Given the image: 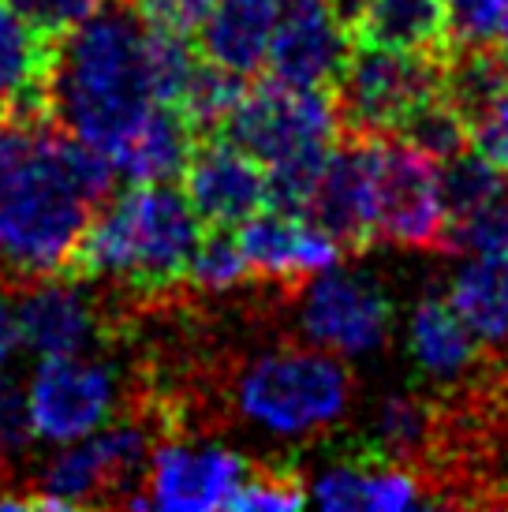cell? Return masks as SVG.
Instances as JSON below:
<instances>
[{"mask_svg":"<svg viewBox=\"0 0 508 512\" xmlns=\"http://www.w3.org/2000/svg\"><path fill=\"white\" fill-rule=\"evenodd\" d=\"M494 49H497V53H501V60H505V64H508V30H505V34H501V42H497Z\"/></svg>","mask_w":508,"mask_h":512,"instance_id":"cell-35","label":"cell"},{"mask_svg":"<svg viewBox=\"0 0 508 512\" xmlns=\"http://www.w3.org/2000/svg\"><path fill=\"white\" fill-rule=\"evenodd\" d=\"M251 460L217 441H187L169 434L154 445L142 498L146 509L210 512L232 509V498L247 483Z\"/></svg>","mask_w":508,"mask_h":512,"instance_id":"cell-11","label":"cell"},{"mask_svg":"<svg viewBox=\"0 0 508 512\" xmlns=\"http://www.w3.org/2000/svg\"><path fill=\"white\" fill-rule=\"evenodd\" d=\"M202 232V217L172 180L131 184L94 214L64 277L109 288L139 314L187 285V266Z\"/></svg>","mask_w":508,"mask_h":512,"instance_id":"cell-3","label":"cell"},{"mask_svg":"<svg viewBox=\"0 0 508 512\" xmlns=\"http://www.w3.org/2000/svg\"><path fill=\"white\" fill-rule=\"evenodd\" d=\"M355 42L445 57L449 0H363L355 15Z\"/></svg>","mask_w":508,"mask_h":512,"instance_id":"cell-21","label":"cell"},{"mask_svg":"<svg viewBox=\"0 0 508 512\" xmlns=\"http://www.w3.org/2000/svg\"><path fill=\"white\" fill-rule=\"evenodd\" d=\"M344 356L314 344L269 348L247 359L228 382V400L243 423L277 438H311L344 419L352 404Z\"/></svg>","mask_w":508,"mask_h":512,"instance_id":"cell-4","label":"cell"},{"mask_svg":"<svg viewBox=\"0 0 508 512\" xmlns=\"http://www.w3.org/2000/svg\"><path fill=\"white\" fill-rule=\"evenodd\" d=\"M441 191H445V206H449L452 221V217H464L486 202L508 195V176L467 146L456 157L441 161Z\"/></svg>","mask_w":508,"mask_h":512,"instance_id":"cell-25","label":"cell"},{"mask_svg":"<svg viewBox=\"0 0 508 512\" xmlns=\"http://www.w3.org/2000/svg\"><path fill=\"white\" fill-rule=\"evenodd\" d=\"M378 236L426 251L445 247L449 236V206L441 191V165L404 139H378Z\"/></svg>","mask_w":508,"mask_h":512,"instance_id":"cell-9","label":"cell"},{"mask_svg":"<svg viewBox=\"0 0 508 512\" xmlns=\"http://www.w3.org/2000/svg\"><path fill=\"white\" fill-rule=\"evenodd\" d=\"M23 344V329H19V311L12 307L8 292H0V370L12 363L15 348Z\"/></svg>","mask_w":508,"mask_h":512,"instance_id":"cell-33","label":"cell"},{"mask_svg":"<svg viewBox=\"0 0 508 512\" xmlns=\"http://www.w3.org/2000/svg\"><path fill=\"white\" fill-rule=\"evenodd\" d=\"M240 243L251 262V277L281 285H307L311 277L333 270L344 255V247L307 214H284L269 206L243 221Z\"/></svg>","mask_w":508,"mask_h":512,"instance_id":"cell-16","label":"cell"},{"mask_svg":"<svg viewBox=\"0 0 508 512\" xmlns=\"http://www.w3.org/2000/svg\"><path fill=\"white\" fill-rule=\"evenodd\" d=\"M27 397L34 434L57 445L94 434L127 404L120 374L105 359L83 356H42Z\"/></svg>","mask_w":508,"mask_h":512,"instance_id":"cell-8","label":"cell"},{"mask_svg":"<svg viewBox=\"0 0 508 512\" xmlns=\"http://www.w3.org/2000/svg\"><path fill=\"white\" fill-rule=\"evenodd\" d=\"M34 415L23 382L12 374H0V468L12 471V464L34 445Z\"/></svg>","mask_w":508,"mask_h":512,"instance_id":"cell-29","label":"cell"},{"mask_svg":"<svg viewBox=\"0 0 508 512\" xmlns=\"http://www.w3.org/2000/svg\"><path fill=\"white\" fill-rule=\"evenodd\" d=\"M329 4H333V8L355 27V15H359V4H363V0H329Z\"/></svg>","mask_w":508,"mask_h":512,"instance_id":"cell-34","label":"cell"},{"mask_svg":"<svg viewBox=\"0 0 508 512\" xmlns=\"http://www.w3.org/2000/svg\"><path fill=\"white\" fill-rule=\"evenodd\" d=\"M307 501H311V490H307V483H303V475L296 468H284V464H251L247 483L232 498V509L284 512V509H299Z\"/></svg>","mask_w":508,"mask_h":512,"instance_id":"cell-27","label":"cell"},{"mask_svg":"<svg viewBox=\"0 0 508 512\" xmlns=\"http://www.w3.org/2000/svg\"><path fill=\"white\" fill-rule=\"evenodd\" d=\"M445 247L464 255H486V251H508V195L486 202L464 217H452Z\"/></svg>","mask_w":508,"mask_h":512,"instance_id":"cell-28","label":"cell"},{"mask_svg":"<svg viewBox=\"0 0 508 512\" xmlns=\"http://www.w3.org/2000/svg\"><path fill=\"white\" fill-rule=\"evenodd\" d=\"M116 165L57 124L15 128L0 150V292L68 273L98 206L113 199Z\"/></svg>","mask_w":508,"mask_h":512,"instance_id":"cell-1","label":"cell"},{"mask_svg":"<svg viewBox=\"0 0 508 512\" xmlns=\"http://www.w3.org/2000/svg\"><path fill=\"white\" fill-rule=\"evenodd\" d=\"M355 53V27L329 0H281L269 45V75L292 86L333 90Z\"/></svg>","mask_w":508,"mask_h":512,"instance_id":"cell-12","label":"cell"},{"mask_svg":"<svg viewBox=\"0 0 508 512\" xmlns=\"http://www.w3.org/2000/svg\"><path fill=\"white\" fill-rule=\"evenodd\" d=\"M434 94H441V57L367 42H355L348 68L333 86L344 131L370 139H393Z\"/></svg>","mask_w":508,"mask_h":512,"instance_id":"cell-6","label":"cell"},{"mask_svg":"<svg viewBox=\"0 0 508 512\" xmlns=\"http://www.w3.org/2000/svg\"><path fill=\"white\" fill-rule=\"evenodd\" d=\"M281 0H213L195 34L198 53L243 79L262 72L277 34Z\"/></svg>","mask_w":508,"mask_h":512,"instance_id":"cell-18","label":"cell"},{"mask_svg":"<svg viewBox=\"0 0 508 512\" xmlns=\"http://www.w3.org/2000/svg\"><path fill=\"white\" fill-rule=\"evenodd\" d=\"M340 131H344V124H340L333 90L292 86L269 75L266 83H254L243 90V98L225 116L217 135L247 150L266 169H273L284 161L333 150Z\"/></svg>","mask_w":508,"mask_h":512,"instance_id":"cell-5","label":"cell"},{"mask_svg":"<svg viewBox=\"0 0 508 512\" xmlns=\"http://www.w3.org/2000/svg\"><path fill=\"white\" fill-rule=\"evenodd\" d=\"M23 344L38 356H83L90 348L124 337L113 303L101 288L79 277H49L19 292Z\"/></svg>","mask_w":508,"mask_h":512,"instance_id":"cell-10","label":"cell"},{"mask_svg":"<svg viewBox=\"0 0 508 512\" xmlns=\"http://www.w3.org/2000/svg\"><path fill=\"white\" fill-rule=\"evenodd\" d=\"M482 341L471 333L449 296H423L408 318V356L430 382H460L475 367Z\"/></svg>","mask_w":508,"mask_h":512,"instance_id":"cell-19","label":"cell"},{"mask_svg":"<svg viewBox=\"0 0 508 512\" xmlns=\"http://www.w3.org/2000/svg\"><path fill=\"white\" fill-rule=\"evenodd\" d=\"M154 105L150 27L131 0H105L60 42L53 124L113 161Z\"/></svg>","mask_w":508,"mask_h":512,"instance_id":"cell-2","label":"cell"},{"mask_svg":"<svg viewBox=\"0 0 508 512\" xmlns=\"http://www.w3.org/2000/svg\"><path fill=\"white\" fill-rule=\"evenodd\" d=\"M299 333L337 356H370L393 333V299L367 273L333 266L299 292Z\"/></svg>","mask_w":508,"mask_h":512,"instance_id":"cell-7","label":"cell"},{"mask_svg":"<svg viewBox=\"0 0 508 512\" xmlns=\"http://www.w3.org/2000/svg\"><path fill=\"white\" fill-rule=\"evenodd\" d=\"M57 34L30 23L0 0V120L15 128L53 124V83L60 60Z\"/></svg>","mask_w":508,"mask_h":512,"instance_id":"cell-14","label":"cell"},{"mask_svg":"<svg viewBox=\"0 0 508 512\" xmlns=\"http://www.w3.org/2000/svg\"><path fill=\"white\" fill-rule=\"evenodd\" d=\"M184 195L202 225L240 228L269 206L266 165L221 135L198 139L184 165Z\"/></svg>","mask_w":508,"mask_h":512,"instance_id":"cell-15","label":"cell"},{"mask_svg":"<svg viewBox=\"0 0 508 512\" xmlns=\"http://www.w3.org/2000/svg\"><path fill=\"white\" fill-rule=\"evenodd\" d=\"M467 146L508 176V90L467 120Z\"/></svg>","mask_w":508,"mask_h":512,"instance_id":"cell-31","label":"cell"},{"mask_svg":"<svg viewBox=\"0 0 508 512\" xmlns=\"http://www.w3.org/2000/svg\"><path fill=\"white\" fill-rule=\"evenodd\" d=\"M426 434H430V415H426L423 400L408 397V393H393V397L381 400L374 419H370V456L404 464L411 453L423 449Z\"/></svg>","mask_w":508,"mask_h":512,"instance_id":"cell-24","label":"cell"},{"mask_svg":"<svg viewBox=\"0 0 508 512\" xmlns=\"http://www.w3.org/2000/svg\"><path fill=\"white\" fill-rule=\"evenodd\" d=\"M311 501L329 512H400L423 501V486L404 464L363 456L314 475Z\"/></svg>","mask_w":508,"mask_h":512,"instance_id":"cell-17","label":"cell"},{"mask_svg":"<svg viewBox=\"0 0 508 512\" xmlns=\"http://www.w3.org/2000/svg\"><path fill=\"white\" fill-rule=\"evenodd\" d=\"M8 4L15 12L27 15L30 23H38L42 30L64 38V34H71L79 23H86L90 15L98 12L105 0H8Z\"/></svg>","mask_w":508,"mask_h":512,"instance_id":"cell-32","label":"cell"},{"mask_svg":"<svg viewBox=\"0 0 508 512\" xmlns=\"http://www.w3.org/2000/svg\"><path fill=\"white\" fill-rule=\"evenodd\" d=\"M374 180H378V139L344 131V143L337 139V146L329 150L318 187L307 202V217L322 225L344 251H363L378 240Z\"/></svg>","mask_w":508,"mask_h":512,"instance_id":"cell-13","label":"cell"},{"mask_svg":"<svg viewBox=\"0 0 508 512\" xmlns=\"http://www.w3.org/2000/svg\"><path fill=\"white\" fill-rule=\"evenodd\" d=\"M4 143H8V124L0 120V150H4Z\"/></svg>","mask_w":508,"mask_h":512,"instance_id":"cell-36","label":"cell"},{"mask_svg":"<svg viewBox=\"0 0 508 512\" xmlns=\"http://www.w3.org/2000/svg\"><path fill=\"white\" fill-rule=\"evenodd\" d=\"M198 135L176 105L157 101L142 124L124 139V146L113 154L116 172L131 184H161L184 176V165L195 150Z\"/></svg>","mask_w":508,"mask_h":512,"instance_id":"cell-20","label":"cell"},{"mask_svg":"<svg viewBox=\"0 0 508 512\" xmlns=\"http://www.w3.org/2000/svg\"><path fill=\"white\" fill-rule=\"evenodd\" d=\"M393 139H404L408 146L423 150L434 161H449L460 150H467V124L464 116L449 105L445 94H434L430 101H423L415 113L404 120V128L396 131Z\"/></svg>","mask_w":508,"mask_h":512,"instance_id":"cell-26","label":"cell"},{"mask_svg":"<svg viewBox=\"0 0 508 512\" xmlns=\"http://www.w3.org/2000/svg\"><path fill=\"white\" fill-rule=\"evenodd\" d=\"M445 296L482 344H508V251L467 255Z\"/></svg>","mask_w":508,"mask_h":512,"instance_id":"cell-22","label":"cell"},{"mask_svg":"<svg viewBox=\"0 0 508 512\" xmlns=\"http://www.w3.org/2000/svg\"><path fill=\"white\" fill-rule=\"evenodd\" d=\"M251 277V262L243 255V243L236 228H210L202 232L191 266H187V288L206 296H225Z\"/></svg>","mask_w":508,"mask_h":512,"instance_id":"cell-23","label":"cell"},{"mask_svg":"<svg viewBox=\"0 0 508 512\" xmlns=\"http://www.w3.org/2000/svg\"><path fill=\"white\" fill-rule=\"evenodd\" d=\"M508 30V0H449V45L494 49Z\"/></svg>","mask_w":508,"mask_h":512,"instance_id":"cell-30","label":"cell"}]
</instances>
